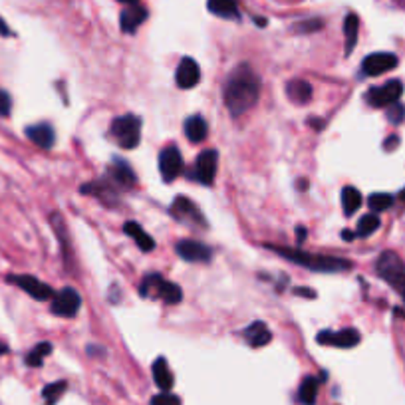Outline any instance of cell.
I'll return each instance as SVG.
<instances>
[{"instance_id":"obj_5","label":"cell","mask_w":405,"mask_h":405,"mask_svg":"<svg viewBox=\"0 0 405 405\" xmlns=\"http://www.w3.org/2000/svg\"><path fill=\"white\" fill-rule=\"evenodd\" d=\"M401 94H404V84L399 80H389L384 85L370 87L365 94V102L372 107H389L392 104L399 102Z\"/></svg>"},{"instance_id":"obj_31","label":"cell","mask_w":405,"mask_h":405,"mask_svg":"<svg viewBox=\"0 0 405 405\" xmlns=\"http://www.w3.org/2000/svg\"><path fill=\"white\" fill-rule=\"evenodd\" d=\"M66 389H68L66 382H54V384L46 385L42 389V399L46 401V405H56L58 399L66 394Z\"/></svg>"},{"instance_id":"obj_42","label":"cell","mask_w":405,"mask_h":405,"mask_svg":"<svg viewBox=\"0 0 405 405\" xmlns=\"http://www.w3.org/2000/svg\"><path fill=\"white\" fill-rule=\"evenodd\" d=\"M308 121H310V126H312V128H316V129H322V128H324V119L310 118Z\"/></svg>"},{"instance_id":"obj_10","label":"cell","mask_w":405,"mask_h":405,"mask_svg":"<svg viewBox=\"0 0 405 405\" xmlns=\"http://www.w3.org/2000/svg\"><path fill=\"white\" fill-rule=\"evenodd\" d=\"M399 60L397 56L392 52H375L365 56L362 62V74L368 78H375V75H382L385 72H392L394 68H397Z\"/></svg>"},{"instance_id":"obj_37","label":"cell","mask_w":405,"mask_h":405,"mask_svg":"<svg viewBox=\"0 0 405 405\" xmlns=\"http://www.w3.org/2000/svg\"><path fill=\"white\" fill-rule=\"evenodd\" d=\"M392 288H395V290H397V292L401 294V298L405 300V272H404V274H401V277L397 278V280H395L394 284H392Z\"/></svg>"},{"instance_id":"obj_45","label":"cell","mask_w":405,"mask_h":405,"mask_svg":"<svg viewBox=\"0 0 405 405\" xmlns=\"http://www.w3.org/2000/svg\"><path fill=\"white\" fill-rule=\"evenodd\" d=\"M306 185H308L306 181H300V187H298L300 191H306Z\"/></svg>"},{"instance_id":"obj_3","label":"cell","mask_w":405,"mask_h":405,"mask_svg":"<svg viewBox=\"0 0 405 405\" xmlns=\"http://www.w3.org/2000/svg\"><path fill=\"white\" fill-rule=\"evenodd\" d=\"M139 292L143 296H157L165 304H179L183 298L181 286H177L175 282L165 280L161 274H147V277L141 280Z\"/></svg>"},{"instance_id":"obj_16","label":"cell","mask_w":405,"mask_h":405,"mask_svg":"<svg viewBox=\"0 0 405 405\" xmlns=\"http://www.w3.org/2000/svg\"><path fill=\"white\" fill-rule=\"evenodd\" d=\"M147 16H150V12H147V8L143 4L126 6L121 11V14H119V28H121V32L133 34L143 22L147 20Z\"/></svg>"},{"instance_id":"obj_21","label":"cell","mask_w":405,"mask_h":405,"mask_svg":"<svg viewBox=\"0 0 405 405\" xmlns=\"http://www.w3.org/2000/svg\"><path fill=\"white\" fill-rule=\"evenodd\" d=\"M312 94H314V90H312V85L306 80L294 78V80H290L286 84V96L292 104H298V106L308 104L310 99H312Z\"/></svg>"},{"instance_id":"obj_23","label":"cell","mask_w":405,"mask_h":405,"mask_svg":"<svg viewBox=\"0 0 405 405\" xmlns=\"http://www.w3.org/2000/svg\"><path fill=\"white\" fill-rule=\"evenodd\" d=\"M151 373H153V382L159 387L161 392H171L173 387V373H171L169 365L165 362V358H157L153 365H151Z\"/></svg>"},{"instance_id":"obj_14","label":"cell","mask_w":405,"mask_h":405,"mask_svg":"<svg viewBox=\"0 0 405 405\" xmlns=\"http://www.w3.org/2000/svg\"><path fill=\"white\" fill-rule=\"evenodd\" d=\"M106 179L111 183L118 191H121V189H131V187L135 185V181H138V177H135L133 169L129 167L128 161L121 159H114L111 167H109L106 173Z\"/></svg>"},{"instance_id":"obj_26","label":"cell","mask_w":405,"mask_h":405,"mask_svg":"<svg viewBox=\"0 0 405 405\" xmlns=\"http://www.w3.org/2000/svg\"><path fill=\"white\" fill-rule=\"evenodd\" d=\"M362 193L352 185L341 189V211H344L346 217H352V214L358 213V209L362 207Z\"/></svg>"},{"instance_id":"obj_12","label":"cell","mask_w":405,"mask_h":405,"mask_svg":"<svg viewBox=\"0 0 405 405\" xmlns=\"http://www.w3.org/2000/svg\"><path fill=\"white\" fill-rule=\"evenodd\" d=\"M159 171L163 181L171 183L175 181L183 171V157L181 151L177 145H167L165 150L159 153Z\"/></svg>"},{"instance_id":"obj_24","label":"cell","mask_w":405,"mask_h":405,"mask_svg":"<svg viewBox=\"0 0 405 405\" xmlns=\"http://www.w3.org/2000/svg\"><path fill=\"white\" fill-rule=\"evenodd\" d=\"M185 135L191 139L193 143H201L209 135V128L202 116H191L185 119Z\"/></svg>"},{"instance_id":"obj_4","label":"cell","mask_w":405,"mask_h":405,"mask_svg":"<svg viewBox=\"0 0 405 405\" xmlns=\"http://www.w3.org/2000/svg\"><path fill=\"white\" fill-rule=\"evenodd\" d=\"M111 135L116 138L119 147L135 150L141 141V118L133 114L119 116L111 121Z\"/></svg>"},{"instance_id":"obj_15","label":"cell","mask_w":405,"mask_h":405,"mask_svg":"<svg viewBox=\"0 0 405 405\" xmlns=\"http://www.w3.org/2000/svg\"><path fill=\"white\" fill-rule=\"evenodd\" d=\"M177 255L181 256L183 260L187 262H209L211 256H213V250L205 243H199V241H191V238H183L175 246Z\"/></svg>"},{"instance_id":"obj_29","label":"cell","mask_w":405,"mask_h":405,"mask_svg":"<svg viewBox=\"0 0 405 405\" xmlns=\"http://www.w3.org/2000/svg\"><path fill=\"white\" fill-rule=\"evenodd\" d=\"M52 353V344L50 341H40L32 352L26 356V365L30 368H40L44 363V358Z\"/></svg>"},{"instance_id":"obj_1","label":"cell","mask_w":405,"mask_h":405,"mask_svg":"<svg viewBox=\"0 0 405 405\" xmlns=\"http://www.w3.org/2000/svg\"><path fill=\"white\" fill-rule=\"evenodd\" d=\"M260 96V80L248 64H241L229 75L224 85V104L233 116H243L256 106Z\"/></svg>"},{"instance_id":"obj_40","label":"cell","mask_w":405,"mask_h":405,"mask_svg":"<svg viewBox=\"0 0 405 405\" xmlns=\"http://www.w3.org/2000/svg\"><path fill=\"white\" fill-rule=\"evenodd\" d=\"M296 241H298V245H302L304 241H306V229L300 224V226H296Z\"/></svg>"},{"instance_id":"obj_13","label":"cell","mask_w":405,"mask_h":405,"mask_svg":"<svg viewBox=\"0 0 405 405\" xmlns=\"http://www.w3.org/2000/svg\"><path fill=\"white\" fill-rule=\"evenodd\" d=\"M375 272H377V274L384 278L385 282L392 286L395 280L405 272L404 260L395 255L394 250H385V253L380 255L377 262H375Z\"/></svg>"},{"instance_id":"obj_34","label":"cell","mask_w":405,"mask_h":405,"mask_svg":"<svg viewBox=\"0 0 405 405\" xmlns=\"http://www.w3.org/2000/svg\"><path fill=\"white\" fill-rule=\"evenodd\" d=\"M385 116L389 119V123H394V126H399L401 121L405 119V107L397 102V104H392V106L385 109Z\"/></svg>"},{"instance_id":"obj_27","label":"cell","mask_w":405,"mask_h":405,"mask_svg":"<svg viewBox=\"0 0 405 405\" xmlns=\"http://www.w3.org/2000/svg\"><path fill=\"white\" fill-rule=\"evenodd\" d=\"M123 231H126V235H129L133 241H135V245L141 248V250H145V253H150L155 248V241L151 238L145 231H143V226H139L138 223H126L123 224Z\"/></svg>"},{"instance_id":"obj_20","label":"cell","mask_w":405,"mask_h":405,"mask_svg":"<svg viewBox=\"0 0 405 405\" xmlns=\"http://www.w3.org/2000/svg\"><path fill=\"white\" fill-rule=\"evenodd\" d=\"M26 138L30 139L34 145H38L42 150H50L56 141V133L50 123H36V126L26 128Z\"/></svg>"},{"instance_id":"obj_39","label":"cell","mask_w":405,"mask_h":405,"mask_svg":"<svg viewBox=\"0 0 405 405\" xmlns=\"http://www.w3.org/2000/svg\"><path fill=\"white\" fill-rule=\"evenodd\" d=\"M0 36H4V38H11V36H14V32L11 30V26L2 20V18H0Z\"/></svg>"},{"instance_id":"obj_38","label":"cell","mask_w":405,"mask_h":405,"mask_svg":"<svg viewBox=\"0 0 405 405\" xmlns=\"http://www.w3.org/2000/svg\"><path fill=\"white\" fill-rule=\"evenodd\" d=\"M397 145H399V138H397V135H389V138L385 139L384 150L385 151H394Z\"/></svg>"},{"instance_id":"obj_32","label":"cell","mask_w":405,"mask_h":405,"mask_svg":"<svg viewBox=\"0 0 405 405\" xmlns=\"http://www.w3.org/2000/svg\"><path fill=\"white\" fill-rule=\"evenodd\" d=\"M368 205H370L373 213H382V211H387L394 205V197L389 193H373L368 199Z\"/></svg>"},{"instance_id":"obj_41","label":"cell","mask_w":405,"mask_h":405,"mask_svg":"<svg viewBox=\"0 0 405 405\" xmlns=\"http://www.w3.org/2000/svg\"><path fill=\"white\" fill-rule=\"evenodd\" d=\"M296 294H302V296H308V298H316V292H312V290H306V288H298V290H296Z\"/></svg>"},{"instance_id":"obj_43","label":"cell","mask_w":405,"mask_h":405,"mask_svg":"<svg viewBox=\"0 0 405 405\" xmlns=\"http://www.w3.org/2000/svg\"><path fill=\"white\" fill-rule=\"evenodd\" d=\"M353 233L352 231H341V238H344V241H353Z\"/></svg>"},{"instance_id":"obj_17","label":"cell","mask_w":405,"mask_h":405,"mask_svg":"<svg viewBox=\"0 0 405 405\" xmlns=\"http://www.w3.org/2000/svg\"><path fill=\"white\" fill-rule=\"evenodd\" d=\"M175 80H177V85L181 87V90H191L195 85H199L201 82V68L199 64L193 60V58H183L179 66H177V75H175Z\"/></svg>"},{"instance_id":"obj_44","label":"cell","mask_w":405,"mask_h":405,"mask_svg":"<svg viewBox=\"0 0 405 405\" xmlns=\"http://www.w3.org/2000/svg\"><path fill=\"white\" fill-rule=\"evenodd\" d=\"M121 4H126V6H131V4H139L141 0H118Z\"/></svg>"},{"instance_id":"obj_47","label":"cell","mask_w":405,"mask_h":405,"mask_svg":"<svg viewBox=\"0 0 405 405\" xmlns=\"http://www.w3.org/2000/svg\"><path fill=\"white\" fill-rule=\"evenodd\" d=\"M2 353H6V346H4V344H0V356H2Z\"/></svg>"},{"instance_id":"obj_8","label":"cell","mask_w":405,"mask_h":405,"mask_svg":"<svg viewBox=\"0 0 405 405\" xmlns=\"http://www.w3.org/2000/svg\"><path fill=\"white\" fill-rule=\"evenodd\" d=\"M8 282L14 284V286H18L20 290H24L26 294H30V296H32L34 300H38V302L52 300L54 294H56L48 284H44L42 280H38L36 277H30V274H11V277H8Z\"/></svg>"},{"instance_id":"obj_30","label":"cell","mask_w":405,"mask_h":405,"mask_svg":"<svg viewBox=\"0 0 405 405\" xmlns=\"http://www.w3.org/2000/svg\"><path fill=\"white\" fill-rule=\"evenodd\" d=\"M380 217L375 213H370V214H363L362 219L358 221V229H356V236H370L373 235L377 229H380Z\"/></svg>"},{"instance_id":"obj_22","label":"cell","mask_w":405,"mask_h":405,"mask_svg":"<svg viewBox=\"0 0 405 405\" xmlns=\"http://www.w3.org/2000/svg\"><path fill=\"white\" fill-rule=\"evenodd\" d=\"M207 8L211 14L224 18V20H238L241 12H238V4L236 0H209Z\"/></svg>"},{"instance_id":"obj_6","label":"cell","mask_w":405,"mask_h":405,"mask_svg":"<svg viewBox=\"0 0 405 405\" xmlns=\"http://www.w3.org/2000/svg\"><path fill=\"white\" fill-rule=\"evenodd\" d=\"M52 314L60 318H74L82 308V296L75 288H62L52 298Z\"/></svg>"},{"instance_id":"obj_35","label":"cell","mask_w":405,"mask_h":405,"mask_svg":"<svg viewBox=\"0 0 405 405\" xmlns=\"http://www.w3.org/2000/svg\"><path fill=\"white\" fill-rule=\"evenodd\" d=\"M150 405H181V399L175 394H169V392H163V394L151 397Z\"/></svg>"},{"instance_id":"obj_33","label":"cell","mask_w":405,"mask_h":405,"mask_svg":"<svg viewBox=\"0 0 405 405\" xmlns=\"http://www.w3.org/2000/svg\"><path fill=\"white\" fill-rule=\"evenodd\" d=\"M322 26H324L322 18H308V20L298 22V24L294 26V30L300 34H310V32H318Z\"/></svg>"},{"instance_id":"obj_28","label":"cell","mask_w":405,"mask_h":405,"mask_svg":"<svg viewBox=\"0 0 405 405\" xmlns=\"http://www.w3.org/2000/svg\"><path fill=\"white\" fill-rule=\"evenodd\" d=\"M320 382L314 375H306L298 387V401L302 405H316Z\"/></svg>"},{"instance_id":"obj_7","label":"cell","mask_w":405,"mask_h":405,"mask_svg":"<svg viewBox=\"0 0 405 405\" xmlns=\"http://www.w3.org/2000/svg\"><path fill=\"white\" fill-rule=\"evenodd\" d=\"M171 214L179 223L189 224V226H197V229L207 226V221H205V217L199 211V207L191 199H187V197H177L175 199V202L171 205Z\"/></svg>"},{"instance_id":"obj_11","label":"cell","mask_w":405,"mask_h":405,"mask_svg":"<svg viewBox=\"0 0 405 405\" xmlns=\"http://www.w3.org/2000/svg\"><path fill=\"white\" fill-rule=\"evenodd\" d=\"M316 340L322 346H334V348H341V350H350V348H356L362 336L360 332L353 330V328H344V330L338 332H330V330H322Z\"/></svg>"},{"instance_id":"obj_25","label":"cell","mask_w":405,"mask_h":405,"mask_svg":"<svg viewBox=\"0 0 405 405\" xmlns=\"http://www.w3.org/2000/svg\"><path fill=\"white\" fill-rule=\"evenodd\" d=\"M358 34H360V18L358 14L350 12L344 18V36H346V56H350L358 44Z\"/></svg>"},{"instance_id":"obj_46","label":"cell","mask_w":405,"mask_h":405,"mask_svg":"<svg viewBox=\"0 0 405 405\" xmlns=\"http://www.w3.org/2000/svg\"><path fill=\"white\" fill-rule=\"evenodd\" d=\"M256 24H258V26H265L267 20H265V18H256Z\"/></svg>"},{"instance_id":"obj_18","label":"cell","mask_w":405,"mask_h":405,"mask_svg":"<svg viewBox=\"0 0 405 405\" xmlns=\"http://www.w3.org/2000/svg\"><path fill=\"white\" fill-rule=\"evenodd\" d=\"M80 193H84V195H94V197H97L104 205H116L119 199V191L111 185V183L107 181L106 177L99 179V181L85 183V185H82Z\"/></svg>"},{"instance_id":"obj_36","label":"cell","mask_w":405,"mask_h":405,"mask_svg":"<svg viewBox=\"0 0 405 405\" xmlns=\"http://www.w3.org/2000/svg\"><path fill=\"white\" fill-rule=\"evenodd\" d=\"M12 109V97L8 96V92L0 90V118H8Z\"/></svg>"},{"instance_id":"obj_48","label":"cell","mask_w":405,"mask_h":405,"mask_svg":"<svg viewBox=\"0 0 405 405\" xmlns=\"http://www.w3.org/2000/svg\"><path fill=\"white\" fill-rule=\"evenodd\" d=\"M399 197H401V201H405V189L401 193H399Z\"/></svg>"},{"instance_id":"obj_2","label":"cell","mask_w":405,"mask_h":405,"mask_svg":"<svg viewBox=\"0 0 405 405\" xmlns=\"http://www.w3.org/2000/svg\"><path fill=\"white\" fill-rule=\"evenodd\" d=\"M268 250L277 253L278 256L286 258L290 262H296L298 267L308 268L314 272H346L352 268V260L348 258H341V256H332V255H312L306 253L302 248H290V246H277V245H267Z\"/></svg>"},{"instance_id":"obj_19","label":"cell","mask_w":405,"mask_h":405,"mask_svg":"<svg viewBox=\"0 0 405 405\" xmlns=\"http://www.w3.org/2000/svg\"><path fill=\"white\" fill-rule=\"evenodd\" d=\"M243 336H245L246 344L250 348H262V346H267L268 341L272 340V332H270V328H268L265 322L248 324L245 330H243Z\"/></svg>"},{"instance_id":"obj_9","label":"cell","mask_w":405,"mask_h":405,"mask_svg":"<svg viewBox=\"0 0 405 405\" xmlns=\"http://www.w3.org/2000/svg\"><path fill=\"white\" fill-rule=\"evenodd\" d=\"M219 167V153L214 150H205L199 153L193 169V179H197L202 185H213Z\"/></svg>"}]
</instances>
